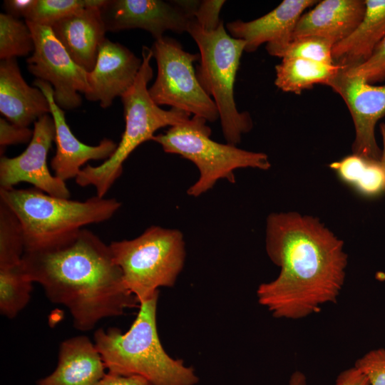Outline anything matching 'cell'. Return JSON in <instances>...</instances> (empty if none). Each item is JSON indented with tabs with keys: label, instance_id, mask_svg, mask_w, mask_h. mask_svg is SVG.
Segmentation results:
<instances>
[{
	"label": "cell",
	"instance_id": "cell-1",
	"mask_svg": "<svg viewBox=\"0 0 385 385\" xmlns=\"http://www.w3.org/2000/svg\"><path fill=\"white\" fill-rule=\"evenodd\" d=\"M265 249L280 272L274 280L260 284L256 294L272 317L300 319L337 303L348 255L343 241L318 218L296 212L270 214Z\"/></svg>",
	"mask_w": 385,
	"mask_h": 385
},
{
	"label": "cell",
	"instance_id": "cell-2",
	"mask_svg": "<svg viewBox=\"0 0 385 385\" xmlns=\"http://www.w3.org/2000/svg\"><path fill=\"white\" fill-rule=\"evenodd\" d=\"M22 265L51 302L68 308L81 331L140 306L125 287L109 245L88 229L51 247L25 252Z\"/></svg>",
	"mask_w": 385,
	"mask_h": 385
},
{
	"label": "cell",
	"instance_id": "cell-3",
	"mask_svg": "<svg viewBox=\"0 0 385 385\" xmlns=\"http://www.w3.org/2000/svg\"><path fill=\"white\" fill-rule=\"evenodd\" d=\"M158 294L140 304L127 332L98 329L94 344L109 373L140 376L150 385H195L198 378L194 369L170 356L161 344L156 322Z\"/></svg>",
	"mask_w": 385,
	"mask_h": 385
},
{
	"label": "cell",
	"instance_id": "cell-4",
	"mask_svg": "<svg viewBox=\"0 0 385 385\" xmlns=\"http://www.w3.org/2000/svg\"><path fill=\"white\" fill-rule=\"evenodd\" d=\"M0 200L21 223L25 252L54 246L86 225L111 219L121 206L115 198L96 195L78 201L54 197L35 188H0Z\"/></svg>",
	"mask_w": 385,
	"mask_h": 385
},
{
	"label": "cell",
	"instance_id": "cell-5",
	"mask_svg": "<svg viewBox=\"0 0 385 385\" xmlns=\"http://www.w3.org/2000/svg\"><path fill=\"white\" fill-rule=\"evenodd\" d=\"M142 65L133 85L120 97L125 127L113 155L98 166L86 165L76 177L81 187H95L96 195L104 197L123 173V165L142 143L152 140L155 132L188 120L191 115L177 108L164 110L151 98L148 84L153 76L151 48H142Z\"/></svg>",
	"mask_w": 385,
	"mask_h": 385
},
{
	"label": "cell",
	"instance_id": "cell-6",
	"mask_svg": "<svg viewBox=\"0 0 385 385\" xmlns=\"http://www.w3.org/2000/svg\"><path fill=\"white\" fill-rule=\"evenodd\" d=\"M200 51L197 80L218 110L227 143L236 145L251 130L252 120L247 111L240 112L234 98V85L245 42L231 36L224 21L214 31L204 30L192 18L187 31Z\"/></svg>",
	"mask_w": 385,
	"mask_h": 385
},
{
	"label": "cell",
	"instance_id": "cell-7",
	"mask_svg": "<svg viewBox=\"0 0 385 385\" xmlns=\"http://www.w3.org/2000/svg\"><path fill=\"white\" fill-rule=\"evenodd\" d=\"M207 121L192 115L185 122L169 127L164 133L155 135L152 140L164 152L176 154L193 163L199 170L198 179L188 189L187 194L199 197L221 179L234 183V171L252 168L267 170L271 167L267 154L220 143L210 138Z\"/></svg>",
	"mask_w": 385,
	"mask_h": 385
},
{
	"label": "cell",
	"instance_id": "cell-8",
	"mask_svg": "<svg viewBox=\"0 0 385 385\" xmlns=\"http://www.w3.org/2000/svg\"><path fill=\"white\" fill-rule=\"evenodd\" d=\"M128 291L139 304L158 293L161 287H173L185 260L182 232L153 225L132 240L110 245Z\"/></svg>",
	"mask_w": 385,
	"mask_h": 385
},
{
	"label": "cell",
	"instance_id": "cell-9",
	"mask_svg": "<svg viewBox=\"0 0 385 385\" xmlns=\"http://www.w3.org/2000/svg\"><path fill=\"white\" fill-rule=\"evenodd\" d=\"M158 73L149 94L159 106L166 105L215 122L219 118L216 104L200 84L193 63L200 53L184 50L177 40L163 36L151 47Z\"/></svg>",
	"mask_w": 385,
	"mask_h": 385
},
{
	"label": "cell",
	"instance_id": "cell-10",
	"mask_svg": "<svg viewBox=\"0 0 385 385\" xmlns=\"http://www.w3.org/2000/svg\"><path fill=\"white\" fill-rule=\"evenodd\" d=\"M34 41V50L26 60L29 71L41 81L49 83L56 103L62 109L79 107V93L90 91L88 72L79 66L57 39L49 26L26 21Z\"/></svg>",
	"mask_w": 385,
	"mask_h": 385
},
{
	"label": "cell",
	"instance_id": "cell-11",
	"mask_svg": "<svg viewBox=\"0 0 385 385\" xmlns=\"http://www.w3.org/2000/svg\"><path fill=\"white\" fill-rule=\"evenodd\" d=\"M344 101L355 128L353 153L380 162L381 150L375 138V126L385 116V85L374 86L364 78L348 74L342 68L327 84Z\"/></svg>",
	"mask_w": 385,
	"mask_h": 385
},
{
	"label": "cell",
	"instance_id": "cell-12",
	"mask_svg": "<svg viewBox=\"0 0 385 385\" xmlns=\"http://www.w3.org/2000/svg\"><path fill=\"white\" fill-rule=\"evenodd\" d=\"M33 130V137L21 154L14 158L1 156L0 188H14L25 182L50 195L69 198L66 182L52 175L47 165V155L56 134L52 116L40 117Z\"/></svg>",
	"mask_w": 385,
	"mask_h": 385
},
{
	"label": "cell",
	"instance_id": "cell-13",
	"mask_svg": "<svg viewBox=\"0 0 385 385\" xmlns=\"http://www.w3.org/2000/svg\"><path fill=\"white\" fill-rule=\"evenodd\" d=\"M101 11L107 31L141 29L155 40L163 38L166 31L187 32L192 19L176 0H112Z\"/></svg>",
	"mask_w": 385,
	"mask_h": 385
},
{
	"label": "cell",
	"instance_id": "cell-14",
	"mask_svg": "<svg viewBox=\"0 0 385 385\" xmlns=\"http://www.w3.org/2000/svg\"><path fill=\"white\" fill-rule=\"evenodd\" d=\"M317 2L314 0H284L258 19L228 22L226 29L231 36L245 42V51L253 52L266 43L269 54L277 56L279 50L292 39L303 12Z\"/></svg>",
	"mask_w": 385,
	"mask_h": 385
},
{
	"label": "cell",
	"instance_id": "cell-15",
	"mask_svg": "<svg viewBox=\"0 0 385 385\" xmlns=\"http://www.w3.org/2000/svg\"><path fill=\"white\" fill-rule=\"evenodd\" d=\"M141 65L142 58L106 38L99 47L94 68L88 73L90 91L86 98L108 108L115 98L121 97L133 85Z\"/></svg>",
	"mask_w": 385,
	"mask_h": 385
},
{
	"label": "cell",
	"instance_id": "cell-16",
	"mask_svg": "<svg viewBox=\"0 0 385 385\" xmlns=\"http://www.w3.org/2000/svg\"><path fill=\"white\" fill-rule=\"evenodd\" d=\"M33 85L38 88L48 99L55 123L56 151L51 160V166L56 177L64 182L76 178L81 170V166L87 161L106 160L113 155L118 145L112 140L103 138L97 145H88L73 135L66 123L64 111L54 101L53 88L49 83L36 79Z\"/></svg>",
	"mask_w": 385,
	"mask_h": 385
},
{
	"label": "cell",
	"instance_id": "cell-17",
	"mask_svg": "<svg viewBox=\"0 0 385 385\" xmlns=\"http://www.w3.org/2000/svg\"><path fill=\"white\" fill-rule=\"evenodd\" d=\"M49 26L71 58L88 73L91 72L99 47L106 38L101 7L81 9Z\"/></svg>",
	"mask_w": 385,
	"mask_h": 385
},
{
	"label": "cell",
	"instance_id": "cell-18",
	"mask_svg": "<svg viewBox=\"0 0 385 385\" xmlns=\"http://www.w3.org/2000/svg\"><path fill=\"white\" fill-rule=\"evenodd\" d=\"M0 111L9 122L24 127L51 113L46 96L27 84L16 58L0 62Z\"/></svg>",
	"mask_w": 385,
	"mask_h": 385
},
{
	"label": "cell",
	"instance_id": "cell-19",
	"mask_svg": "<svg viewBox=\"0 0 385 385\" xmlns=\"http://www.w3.org/2000/svg\"><path fill=\"white\" fill-rule=\"evenodd\" d=\"M366 11L364 0H324L302 14L292 38L316 36L334 45L347 38L358 26Z\"/></svg>",
	"mask_w": 385,
	"mask_h": 385
},
{
	"label": "cell",
	"instance_id": "cell-20",
	"mask_svg": "<svg viewBox=\"0 0 385 385\" xmlns=\"http://www.w3.org/2000/svg\"><path fill=\"white\" fill-rule=\"evenodd\" d=\"M106 369L94 342L78 336L61 342L54 371L37 385H97Z\"/></svg>",
	"mask_w": 385,
	"mask_h": 385
},
{
	"label": "cell",
	"instance_id": "cell-21",
	"mask_svg": "<svg viewBox=\"0 0 385 385\" xmlns=\"http://www.w3.org/2000/svg\"><path fill=\"white\" fill-rule=\"evenodd\" d=\"M365 4L366 11L358 26L333 46L335 65L347 68L363 63L385 36V0H365Z\"/></svg>",
	"mask_w": 385,
	"mask_h": 385
},
{
	"label": "cell",
	"instance_id": "cell-22",
	"mask_svg": "<svg viewBox=\"0 0 385 385\" xmlns=\"http://www.w3.org/2000/svg\"><path fill=\"white\" fill-rule=\"evenodd\" d=\"M342 66L299 58H282L275 66L274 84L285 92L296 94L315 84L327 85Z\"/></svg>",
	"mask_w": 385,
	"mask_h": 385
},
{
	"label": "cell",
	"instance_id": "cell-23",
	"mask_svg": "<svg viewBox=\"0 0 385 385\" xmlns=\"http://www.w3.org/2000/svg\"><path fill=\"white\" fill-rule=\"evenodd\" d=\"M338 177L361 194L375 196L385 192V173L378 161L352 154L329 165Z\"/></svg>",
	"mask_w": 385,
	"mask_h": 385
},
{
	"label": "cell",
	"instance_id": "cell-24",
	"mask_svg": "<svg viewBox=\"0 0 385 385\" xmlns=\"http://www.w3.org/2000/svg\"><path fill=\"white\" fill-rule=\"evenodd\" d=\"M33 282L20 264L0 267V312L14 318L29 303Z\"/></svg>",
	"mask_w": 385,
	"mask_h": 385
},
{
	"label": "cell",
	"instance_id": "cell-25",
	"mask_svg": "<svg viewBox=\"0 0 385 385\" xmlns=\"http://www.w3.org/2000/svg\"><path fill=\"white\" fill-rule=\"evenodd\" d=\"M24 252L21 223L14 212L0 200V267L20 264Z\"/></svg>",
	"mask_w": 385,
	"mask_h": 385
},
{
	"label": "cell",
	"instance_id": "cell-26",
	"mask_svg": "<svg viewBox=\"0 0 385 385\" xmlns=\"http://www.w3.org/2000/svg\"><path fill=\"white\" fill-rule=\"evenodd\" d=\"M34 50L31 31L26 24L8 14H0L1 60L25 56Z\"/></svg>",
	"mask_w": 385,
	"mask_h": 385
},
{
	"label": "cell",
	"instance_id": "cell-27",
	"mask_svg": "<svg viewBox=\"0 0 385 385\" xmlns=\"http://www.w3.org/2000/svg\"><path fill=\"white\" fill-rule=\"evenodd\" d=\"M105 0H36L25 21L51 26L78 10L88 7H102Z\"/></svg>",
	"mask_w": 385,
	"mask_h": 385
},
{
	"label": "cell",
	"instance_id": "cell-28",
	"mask_svg": "<svg viewBox=\"0 0 385 385\" xmlns=\"http://www.w3.org/2000/svg\"><path fill=\"white\" fill-rule=\"evenodd\" d=\"M334 43L329 39L305 36L292 38L282 48L277 56L282 58H299L324 63L334 64L332 49Z\"/></svg>",
	"mask_w": 385,
	"mask_h": 385
},
{
	"label": "cell",
	"instance_id": "cell-29",
	"mask_svg": "<svg viewBox=\"0 0 385 385\" xmlns=\"http://www.w3.org/2000/svg\"><path fill=\"white\" fill-rule=\"evenodd\" d=\"M344 70L348 74L361 77L369 83L384 81L385 79V36L376 46L368 60L359 66L344 68Z\"/></svg>",
	"mask_w": 385,
	"mask_h": 385
},
{
	"label": "cell",
	"instance_id": "cell-30",
	"mask_svg": "<svg viewBox=\"0 0 385 385\" xmlns=\"http://www.w3.org/2000/svg\"><path fill=\"white\" fill-rule=\"evenodd\" d=\"M354 366L366 376L370 385H385V348L366 352L356 361Z\"/></svg>",
	"mask_w": 385,
	"mask_h": 385
},
{
	"label": "cell",
	"instance_id": "cell-31",
	"mask_svg": "<svg viewBox=\"0 0 385 385\" xmlns=\"http://www.w3.org/2000/svg\"><path fill=\"white\" fill-rule=\"evenodd\" d=\"M225 2L224 0L198 1L193 17L204 30L214 31L222 21L220 15Z\"/></svg>",
	"mask_w": 385,
	"mask_h": 385
},
{
	"label": "cell",
	"instance_id": "cell-32",
	"mask_svg": "<svg viewBox=\"0 0 385 385\" xmlns=\"http://www.w3.org/2000/svg\"><path fill=\"white\" fill-rule=\"evenodd\" d=\"M34 130L14 124L4 118H0V148L1 155L8 145L30 142Z\"/></svg>",
	"mask_w": 385,
	"mask_h": 385
},
{
	"label": "cell",
	"instance_id": "cell-33",
	"mask_svg": "<svg viewBox=\"0 0 385 385\" xmlns=\"http://www.w3.org/2000/svg\"><path fill=\"white\" fill-rule=\"evenodd\" d=\"M304 376L296 372L289 385H302ZM336 385H370L366 376L355 366L342 371L337 377Z\"/></svg>",
	"mask_w": 385,
	"mask_h": 385
},
{
	"label": "cell",
	"instance_id": "cell-34",
	"mask_svg": "<svg viewBox=\"0 0 385 385\" xmlns=\"http://www.w3.org/2000/svg\"><path fill=\"white\" fill-rule=\"evenodd\" d=\"M36 2V0H5L4 8L6 14L16 19L24 17L26 19Z\"/></svg>",
	"mask_w": 385,
	"mask_h": 385
},
{
	"label": "cell",
	"instance_id": "cell-35",
	"mask_svg": "<svg viewBox=\"0 0 385 385\" xmlns=\"http://www.w3.org/2000/svg\"><path fill=\"white\" fill-rule=\"evenodd\" d=\"M97 385H150V384L140 376H121L107 372Z\"/></svg>",
	"mask_w": 385,
	"mask_h": 385
},
{
	"label": "cell",
	"instance_id": "cell-36",
	"mask_svg": "<svg viewBox=\"0 0 385 385\" xmlns=\"http://www.w3.org/2000/svg\"><path fill=\"white\" fill-rule=\"evenodd\" d=\"M379 127H380V132H381L382 142H383V150H381V158L380 163L385 173V123H381Z\"/></svg>",
	"mask_w": 385,
	"mask_h": 385
}]
</instances>
